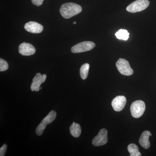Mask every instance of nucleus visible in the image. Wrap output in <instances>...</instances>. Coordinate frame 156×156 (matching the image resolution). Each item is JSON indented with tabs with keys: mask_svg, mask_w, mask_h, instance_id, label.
<instances>
[{
	"mask_svg": "<svg viewBox=\"0 0 156 156\" xmlns=\"http://www.w3.org/2000/svg\"><path fill=\"white\" fill-rule=\"evenodd\" d=\"M82 11V8L80 5L71 2L65 3L60 9V14L65 19H69L80 14Z\"/></svg>",
	"mask_w": 156,
	"mask_h": 156,
	"instance_id": "f257e3e1",
	"label": "nucleus"
},
{
	"mask_svg": "<svg viewBox=\"0 0 156 156\" xmlns=\"http://www.w3.org/2000/svg\"><path fill=\"white\" fill-rule=\"evenodd\" d=\"M56 113L54 110H52L48 114V115L43 119L41 123L39 124L36 130L37 135L41 136L44 132L47 125L52 122L56 119Z\"/></svg>",
	"mask_w": 156,
	"mask_h": 156,
	"instance_id": "f03ea898",
	"label": "nucleus"
},
{
	"mask_svg": "<svg viewBox=\"0 0 156 156\" xmlns=\"http://www.w3.org/2000/svg\"><path fill=\"white\" fill-rule=\"evenodd\" d=\"M148 0H136L127 7L126 10L131 13H136L145 10L149 5Z\"/></svg>",
	"mask_w": 156,
	"mask_h": 156,
	"instance_id": "7ed1b4c3",
	"label": "nucleus"
},
{
	"mask_svg": "<svg viewBox=\"0 0 156 156\" xmlns=\"http://www.w3.org/2000/svg\"><path fill=\"white\" fill-rule=\"evenodd\" d=\"M130 110L132 116L134 118H139L145 111V103L143 101H136L131 104Z\"/></svg>",
	"mask_w": 156,
	"mask_h": 156,
	"instance_id": "20e7f679",
	"label": "nucleus"
},
{
	"mask_svg": "<svg viewBox=\"0 0 156 156\" xmlns=\"http://www.w3.org/2000/svg\"><path fill=\"white\" fill-rule=\"evenodd\" d=\"M116 66L120 73L123 75L131 76L134 73V71L130 66L129 62L124 58H120L117 62Z\"/></svg>",
	"mask_w": 156,
	"mask_h": 156,
	"instance_id": "39448f33",
	"label": "nucleus"
},
{
	"mask_svg": "<svg viewBox=\"0 0 156 156\" xmlns=\"http://www.w3.org/2000/svg\"><path fill=\"white\" fill-rule=\"evenodd\" d=\"M95 47V44L93 42L84 41L79 43L71 48L73 53H80L90 51Z\"/></svg>",
	"mask_w": 156,
	"mask_h": 156,
	"instance_id": "423d86ee",
	"label": "nucleus"
},
{
	"mask_svg": "<svg viewBox=\"0 0 156 156\" xmlns=\"http://www.w3.org/2000/svg\"><path fill=\"white\" fill-rule=\"evenodd\" d=\"M108 142V131L105 128L99 131L97 136L92 140V144L95 146H101L106 144Z\"/></svg>",
	"mask_w": 156,
	"mask_h": 156,
	"instance_id": "0eeeda50",
	"label": "nucleus"
},
{
	"mask_svg": "<svg viewBox=\"0 0 156 156\" xmlns=\"http://www.w3.org/2000/svg\"><path fill=\"white\" fill-rule=\"evenodd\" d=\"M47 75L46 74H41L40 73L36 74L33 79V82L31 85L30 89L32 91L38 92L41 89L40 87L42 83L46 80Z\"/></svg>",
	"mask_w": 156,
	"mask_h": 156,
	"instance_id": "6e6552de",
	"label": "nucleus"
},
{
	"mask_svg": "<svg viewBox=\"0 0 156 156\" xmlns=\"http://www.w3.org/2000/svg\"><path fill=\"white\" fill-rule=\"evenodd\" d=\"M127 100L125 96L122 95L117 96L113 99L112 105L113 108L116 112H120L126 106Z\"/></svg>",
	"mask_w": 156,
	"mask_h": 156,
	"instance_id": "1a4fd4ad",
	"label": "nucleus"
},
{
	"mask_svg": "<svg viewBox=\"0 0 156 156\" xmlns=\"http://www.w3.org/2000/svg\"><path fill=\"white\" fill-rule=\"evenodd\" d=\"M35 52V48L30 44L23 43L19 45V52L23 56H31L34 54Z\"/></svg>",
	"mask_w": 156,
	"mask_h": 156,
	"instance_id": "9d476101",
	"label": "nucleus"
},
{
	"mask_svg": "<svg viewBox=\"0 0 156 156\" xmlns=\"http://www.w3.org/2000/svg\"><path fill=\"white\" fill-rule=\"evenodd\" d=\"M24 27L26 30L34 34L41 33L44 29L41 24L34 21L27 22L24 25Z\"/></svg>",
	"mask_w": 156,
	"mask_h": 156,
	"instance_id": "9b49d317",
	"label": "nucleus"
},
{
	"mask_svg": "<svg viewBox=\"0 0 156 156\" xmlns=\"http://www.w3.org/2000/svg\"><path fill=\"white\" fill-rule=\"evenodd\" d=\"M151 135L150 131H145L143 132L139 140L140 144L142 147L146 149H147L150 147L151 144L149 138Z\"/></svg>",
	"mask_w": 156,
	"mask_h": 156,
	"instance_id": "f8f14e48",
	"label": "nucleus"
},
{
	"mask_svg": "<svg viewBox=\"0 0 156 156\" xmlns=\"http://www.w3.org/2000/svg\"><path fill=\"white\" fill-rule=\"evenodd\" d=\"M70 134L73 137H79L81 134L80 126L77 123L73 122V124L70 127Z\"/></svg>",
	"mask_w": 156,
	"mask_h": 156,
	"instance_id": "ddd939ff",
	"label": "nucleus"
},
{
	"mask_svg": "<svg viewBox=\"0 0 156 156\" xmlns=\"http://www.w3.org/2000/svg\"><path fill=\"white\" fill-rule=\"evenodd\" d=\"M128 152L130 156H140L141 153L140 152L138 147L134 144H131L128 147Z\"/></svg>",
	"mask_w": 156,
	"mask_h": 156,
	"instance_id": "4468645a",
	"label": "nucleus"
},
{
	"mask_svg": "<svg viewBox=\"0 0 156 156\" xmlns=\"http://www.w3.org/2000/svg\"><path fill=\"white\" fill-rule=\"evenodd\" d=\"M116 37L119 40L127 41L129 37V33L128 30L125 29H120L115 34Z\"/></svg>",
	"mask_w": 156,
	"mask_h": 156,
	"instance_id": "2eb2a0df",
	"label": "nucleus"
},
{
	"mask_svg": "<svg viewBox=\"0 0 156 156\" xmlns=\"http://www.w3.org/2000/svg\"><path fill=\"white\" fill-rule=\"evenodd\" d=\"M89 66V64L87 63H85L81 66L80 69V75L83 80H86L88 77Z\"/></svg>",
	"mask_w": 156,
	"mask_h": 156,
	"instance_id": "dca6fc26",
	"label": "nucleus"
},
{
	"mask_svg": "<svg viewBox=\"0 0 156 156\" xmlns=\"http://www.w3.org/2000/svg\"><path fill=\"white\" fill-rule=\"evenodd\" d=\"M9 68L8 62L2 58H0V71L4 72L7 70Z\"/></svg>",
	"mask_w": 156,
	"mask_h": 156,
	"instance_id": "f3484780",
	"label": "nucleus"
},
{
	"mask_svg": "<svg viewBox=\"0 0 156 156\" xmlns=\"http://www.w3.org/2000/svg\"><path fill=\"white\" fill-rule=\"evenodd\" d=\"M7 146L6 144H3L0 148V156H4L5 155L7 151Z\"/></svg>",
	"mask_w": 156,
	"mask_h": 156,
	"instance_id": "a211bd4d",
	"label": "nucleus"
},
{
	"mask_svg": "<svg viewBox=\"0 0 156 156\" xmlns=\"http://www.w3.org/2000/svg\"><path fill=\"white\" fill-rule=\"evenodd\" d=\"M44 1V0H31L33 4L37 6L41 5Z\"/></svg>",
	"mask_w": 156,
	"mask_h": 156,
	"instance_id": "6ab92c4d",
	"label": "nucleus"
},
{
	"mask_svg": "<svg viewBox=\"0 0 156 156\" xmlns=\"http://www.w3.org/2000/svg\"><path fill=\"white\" fill-rule=\"evenodd\" d=\"M76 22H73V24H76Z\"/></svg>",
	"mask_w": 156,
	"mask_h": 156,
	"instance_id": "aec40b11",
	"label": "nucleus"
}]
</instances>
